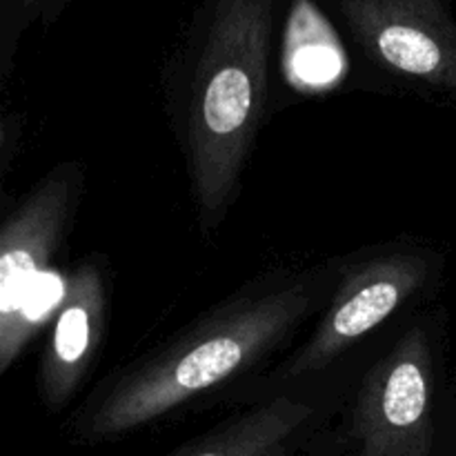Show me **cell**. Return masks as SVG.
<instances>
[{
	"label": "cell",
	"mask_w": 456,
	"mask_h": 456,
	"mask_svg": "<svg viewBox=\"0 0 456 456\" xmlns=\"http://www.w3.org/2000/svg\"><path fill=\"white\" fill-rule=\"evenodd\" d=\"M312 303V285L298 279L221 307L120 374L83 419L80 435L120 436L245 372L297 328Z\"/></svg>",
	"instance_id": "6da1fadb"
},
{
	"label": "cell",
	"mask_w": 456,
	"mask_h": 456,
	"mask_svg": "<svg viewBox=\"0 0 456 456\" xmlns=\"http://www.w3.org/2000/svg\"><path fill=\"white\" fill-rule=\"evenodd\" d=\"M272 0H218L187 110L191 190L205 225L239 191L265 110Z\"/></svg>",
	"instance_id": "7a4b0ae2"
},
{
	"label": "cell",
	"mask_w": 456,
	"mask_h": 456,
	"mask_svg": "<svg viewBox=\"0 0 456 456\" xmlns=\"http://www.w3.org/2000/svg\"><path fill=\"white\" fill-rule=\"evenodd\" d=\"M435 392L432 338L417 325L361 383L352 426L359 456H430Z\"/></svg>",
	"instance_id": "3957f363"
},
{
	"label": "cell",
	"mask_w": 456,
	"mask_h": 456,
	"mask_svg": "<svg viewBox=\"0 0 456 456\" xmlns=\"http://www.w3.org/2000/svg\"><path fill=\"white\" fill-rule=\"evenodd\" d=\"M80 172L62 165L9 214L0 232V372H9L31 337L27 319L36 281L74 216Z\"/></svg>",
	"instance_id": "277c9868"
},
{
	"label": "cell",
	"mask_w": 456,
	"mask_h": 456,
	"mask_svg": "<svg viewBox=\"0 0 456 456\" xmlns=\"http://www.w3.org/2000/svg\"><path fill=\"white\" fill-rule=\"evenodd\" d=\"M341 7L379 65L456 102V20L448 0H341Z\"/></svg>",
	"instance_id": "5b68a950"
},
{
	"label": "cell",
	"mask_w": 456,
	"mask_h": 456,
	"mask_svg": "<svg viewBox=\"0 0 456 456\" xmlns=\"http://www.w3.org/2000/svg\"><path fill=\"white\" fill-rule=\"evenodd\" d=\"M430 261L423 254L392 252L350 270L310 341L285 368V379L323 372L356 341L390 319L426 285Z\"/></svg>",
	"instance_id": "8992f818"
},
{
	"label": "cell",
	"mask_w": 456,
	"mask_h": 456,
	"mask_svg": "<svg viewBox=\"0 0 456 456\" xmlns=\"http://www.w3.org/2000/svg\"><path fill=\"white\" fill-rule=\"evenodd\" d=\"M105 328V281L96 263H80L67 279L40 363V396L49 410H61L78 390L92 368Z\"/></svg>",
	"instance_id": "52a82bcc"
},
{
	"label": "cell",
	"mask_w": 456,
	"mask_h": 456,
	"mask_svg": "<svg viewBox=\"0 0 456 456\" xmlns=\"http://www.w3.org/2000/svg\"><path fill=\"white\" fill-rule=\"evenodd\" d=\"M314 414L307 401L276 396L174 456H283L285 445Z\"/></svg>",
	"instance_id": "ba28073f"
},
{
	"label": "cell",
	"mask_w": 456,
	"mask_h": 456,
	"mask_svg": "<svg viewBox=\"0 0 456 456\" xmlns=\"http://www.w3.org/2000/svg\"><path fill=\"white\" fill-rule=\"evenodd\" d=\"M283 65L297 89H323L346 69V53L323 13L310 0H294L285 34Z\"/></svg>",
	"instance_id": "9c48e42d"
},
{
	"label": "cell",
	"mask_w": 456,
	"mask_h": 456,
	"mask_svg": "<svg viewBox=\"0 0 456 456\" xmlns=\"http://www.w3.org/2000/svg\"><path fill=\"white\" fill-rule=\"evenodd\" d=\"M47 3H52V0H18V4H20V7H31V9L45 7Z\"/></svg>",
	"instance_id": "30bf717a"
}]
</instances>
